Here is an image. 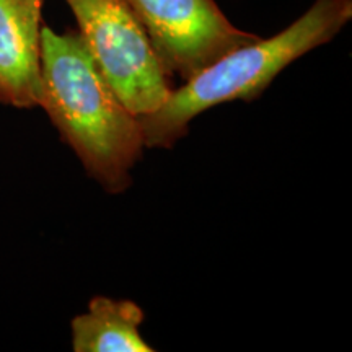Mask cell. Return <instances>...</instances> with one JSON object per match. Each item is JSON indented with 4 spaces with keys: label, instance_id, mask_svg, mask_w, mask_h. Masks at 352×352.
I'll list each match as a JSON object with an SVG mask.
<instances>
[{
    "label": "cell",
    "instance_id": "obj_1",
    "mask_svg": "<svg viewBox=\"0 0 352 352\" xmlns=\"http://www.w3.org/2000/svg\"><path fill=\"white\" fill-rule=\"evenodd\" d=\"M87 173L109 192L126 191L142 157L144 132L104 80L78 33L41 26V100Z\"/></svg>",
    "mask_w": 352,
    "mask_h": 352
},
{
    "label": "cell",
    "instance_id": "obj_2",
    "mask_svg": "<svg viewBox=\"0 0 352 352\" xmlns=\"http://www.w3.org/2000/svg\"><path fill=\"white\" fill-rule=\"evenodd\" d=\"M351 20L352 0H315L280 33L228 51L173 88L160 108L139 118L145 147H173L188 134L189 122L209 108L259 98L285 67L336 38Z\"/></svg>",
    "mask_w": 352,
    "mask_h": 352
},
{
    "label": "cell",
    "instance_id": "obj_3",
    "mask_svg": "<svg viewBox=\"0 0 352 352\" xmlns=\"http://www.w3.org/2000/svg\"><path fill=\"white\" fill-rule=\"evenodd\" d=\"M83 44L124 107L135 116L151 114L173 88L170 72L147 33L122 0H65Z\"/></svg>",
    "mask_w": 352,
    "mask_h": 352
},
{
    "label": "cell",
    "instance_id": "obj_4",
    "mask_svg": "<svg viewBox=\"0 0 352 352\" xmlns=\"http://www.w3.org/2000/svg\"><path fill=\"white\" fill-rule=\"evenodd\" d=\"M170 74L188 80L219 57L259 36L236 28L215 0H122Z\"/></svg>",
    "mask_w": 352,
    "mask_h": 352
},
{
    "label": "cell",
    "instance_id": "obj_5",
    "mask_svg": "<svg viewBox=\"0 0 352 352\" xmlns=\"http://www.w3.org/2000/svg\"><path fill=\"white\" fill-rule=\"evenodd\" d=\"M41 0H0V103L39 107Z\"/></svg>",
    "mask_w": 352,
    "mask_h": 352
},
{
    "label": "cell",
    "instance_id": "obj_6",
    "mask_svg": "<svg viewBox=\"0 0 352 352\" xmlns=\"http://www.w3.org/2000/svg\"><path fill=\"white\" fill-rule=\"evenodd\" d=\"M144 311L132 300L96 296L70 323L76 352H152L140 334Z\"/></svg>",
    "mask_w": 352,
    "mask_h": 352
},
{
    "label": "cell",
    "instance_id": "obj_7",
    "mask_svg": "<svg viewBox=\"0 0 352 352\" xmlns=\"http://www.w3.org/2000/svg\"><path fill=\"white\" fill-rule=\"evenodd\" d=\"M41 2H44V0H41Z\"/></svg>",
    "mask_w": 352,
    "mask_h": 352
}]
</instances>
